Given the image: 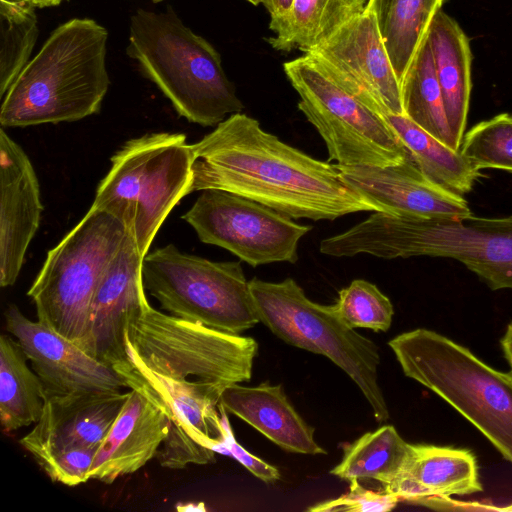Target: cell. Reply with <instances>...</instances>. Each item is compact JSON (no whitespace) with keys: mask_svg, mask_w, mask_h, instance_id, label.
Returning <instances> with one entry per match:
<instances>
[{"mask_svg":"<svg viewBox=\"0 0 512 512\" xmlns=\"http://www.w3.org/2000/svg\"><path fill=\"white\" fill-rule=\"evenodd\" d=\"M191 148L190 193L231 192L292 219L334 220L361 211L387 213L348 185L336 164L284 143L241 112L230 115Z\"/></svg>","mask_w":512,"mask_h":512,"instance_id":"6da1fadb","label":"cell"},{"mask_svg":"<svg viewBox=\"0 0 512 512\" xmlns=\"http://www.w3.org/2000/svg\"><path fill=\"white\" fill-rule=\"evenodd\" d=\"M107 30L88 18L58 26L2 97V127L73 122L100 111L110 80Z\"/></svg>","mask_w":512,"mask_h":512,"instance_id":"7a4b0ae2","label":"cell"},{"mask_svg":"<svg viewBox=\"0 0 512 512\" xmlns=\"http://www.w3.org/2000/svg\"><path fill=\"white\" fill-rule=\"evenodd\" d=\"M334 257L369 254L382 259L430 256L454 259L492 290L512 289V216L433 220L373 212L331 236Z\"/></svg>","mask_w":512,"mask_h":512,"instance_id":"3957f363","label":"cell"},{"mask_svg":"<svg viewBox=\"0 0 512 512\" xmlns=\"http://www.w3.org/2000/svg\"><path fill=\"white\" fill-rule=\"evenodd\" d=\"M126 53L191 123L217 126L244 108L220 54L170 6L165 12L139 9L132 15Z\"/></svg>","mask_w":512,"mask_h":512,"instance_id":"277c9868","label":"cell"},{"mask_svg":"<svg viewBox=\"0 0 512 512\" xmlns=\"http://www.w3.org/2000/svg\"><path fill=\"white\" fill-rule=\"evenodd\" d=\"M404 374L471 422L512 463V376L425 328L389 341Z\"/></svg>","mask_w":512,"mask_h":512,"instance_id":"5b68a950","label":"cell"},{"mask_svg":"<svg viewBox=\"0 0 512 512\" xmlns=\"http://www.w3.org/2000/svg\"><path fill=\"white\" fill-rule=\"evenodd\" d=\"M132 225L125 210L92 205L48 251L27 293L40 323L75 344L83 338L95 291Z\"/></svg>","mask_w":512,"mask_h":512,"instance_id":"8992f818","label":"cell"},{"mask_svg":"<svg viewBox=\"0 0 512 512\" xmlns=\"http://www.w3.org/2000/svg\"><path fill=\"white\" fill-rule=\"evenodd\" d=\"M249 288L259 321L286 343L321 354L345 371L360 388L379 422L389 411L378 384V346L349 327L334 305L311 301L292 278L267 282L254 278Z\"/></svg>","mask_w":512,"mask_h":512,"instance_id":"52a82bcc","label":"cell"},{"mask_svg":"<svg viewBox=\"0 0 512 512\" xmlns=\"http://www.w3.org/2000/svg\"><path fill=\"white\" fill-rule=\"evenodd\" d=\"M192 163V148L182 133L158 132L131 139L111 157L92 205L124 209L132 217L144 258L171 210L190 194Z\"/></svg>","mask_w":512,"mask_h":512,"instance_id":"ba28073f","label":"cell"},{"mask_svg":"<svg viewBox=\"0 0 512 512\" xmlns=\"http://www.w3.org/2000/svg\"><path fill=\"white\" fill-rule=\"evenodd\" d=\"M127 356L180 381L229 385L249 381L258 343L251 337L168 315L149 302L125 331Z\"/></svg>","mask_w":512,"mask_h":512,"instance_id":"9c48e42d","label":"cell"},{"mask_svg":"<svg viewBox=\"0 0 512 512\" xmlns=\"http://www.w3.org/2000/svg\"><path fill=\"white\" fill-rule=\"evenodd\" d=\"M145 290L176 317L240 334L259 321L240 262H216L168 244L142 262Z\"/></svg>","mask_w":512,"mask_h":512,"instance_id":"30bf717a","label":"cell"},{"mask_svg":"<svg viewBox=\"0 0 512 512\" xmlns=\"http://www.w3.org/2000/svg\"><path fill=\"white\" fill-rule=\"evenodd\" d=\"M283 69L300 97L298 109L324 140L329 161L342 166L385 167L410 157L386 120L308 54L285 62Z\"/></svg>","mask_w":512,"mask_h":512,"instance_id":"8fae6325","label":"cell"},{"mask_svg":"<svg viewBox=\"0 0 512 512\" xmlns=\"http://www.w3.org/2000/svg\"><path fill=\"white\" fill-rule=\"evenodd\" d=\"M182 218L203 243L222 247L253 267L295 263L299 241L312 228L261 203L218 189L202 190Z\"/></svg>","mask_w":512,"mask_h":512,"instance_id":"7c38bea8","label":"cell"},{"mask_svg":"<svg viewBox=\"0 0 512 512\" xmlns=\"http://www.w3.org/2000/svg\"><path fill=\"white\" fill-rule=\"evenodd\" d=\"M305 54L379 115H404L400 82L370 10L365 8Z\"/></svg>","mask_w":512,"mask_h":512,"instance_id":"4fadbf2b","label":"cell"},{"mask_svg":"<svg viewBox=\"0 0 512 512\" xmlns=\"http://www.w3.org/2000/svg\"><path fill=\"white\" fill-rule=\"evenodd\" d=\"M142 262L132 225L100 280L85 335L77 343L85 353L113 370L128 361L125 331L132 317L148 302Z\"/></svg>","mask_w":512,"mask_h":512,"instance_id":"5bb4252c","label":"cell"},{"mask_svg":"<svg viewBox=\"0 0 512 512\" xmlns=\"http://www.w3.org/2000/svg\"><path fill=\"white\" fill-rule=\"evenodd\" d=\"M4 316L7 331L22 347L46 394L118 391L126 387L111 367L39 321L28 319L17 306L10 305Z\"/></svg>","mask_w":512,"mask_h":512,"instance_id":"9a60e30c","label":"cell"},{"mask_svg":"<svg viewBox=\"0 0 512 512\" xmlns=\"http://www.w3.org/2000/svg\"><path fill=\"white\" fill-rule=\"evenodd\" d=\"M344 181L387 213L416 219H459L472 215L466 199L426 175L411 156L399 164L342 166Z\"/></svg>","mask_w":512,"mask_h":512,"instance_id":"2e32d148","label":"cell"},{"mask_svg":"<svg viewBox=\"0 0 512 512\" xmlns=\"http://www.w3.org/2000/svg\"><path fill=\"white\" fill-rule=\"evenodd\" d=\"M34 167L21 146L0 130V285L15 284L41 221Z\"/></svg>","mask_w":512,"mask_h":512,"instance_id":"e0dca14e","label":"cell"},{"mask_svg":"<svg viewBox=\"0 0 512 512\" xmlns=\"http://www.w3.org/2000/svg\"><path fill=\"white\" fill-rule=\"evenodd\" d=\"M128 397L121 390L46 394L39 420L19 443L34 459L69 448L98 449Z\"/></svg>","mask_w":512,"mask_h":512,"instance_id":"ac0fdd59","label":"cell"},{"mask_svg":"<svg viewBox=\"0 0 512 512\" xmlns=\"http://www.w3.org/2000/svg\"><path fill=\"white\" fill-rule=\"evenodd\" d=\"M115 371L129 389L143 393L169 418L170 426L184 429L197 442L226 455L225 429L218 408L227 385L180 381L157 374L136 359Z\"/></svg>","mask_w":512,"mask_h":512,"instance_id":"d6986e66","label":"cell"},{"mask_svg":"<svg viewBox=\"0 0 512 512\" xmlns=\"http://www.w3.org/2000/svg\"><path fill=\"white\" fill-rule=\"evenodd\" d=\"M169 428L167 415L143 393L130 389L126 403L97 449L90 480L111 484L136 472L156 457Z\"/></svg>","mask_w":512,"mask_h":512,"instance_id":"ffe728a7","label":"cell"},{"mask_svg":"<svg viewBox=\"0 0 512 512\" xmlns=\"http://www.w3.org/2000/svg\"><path fill=\"white\" fill-rule=\"evenodd\" d=\"M383 490L400 500L421 505L430 499L473 494L483 488L471 451L411 444L401 472Z\"/></svg>","mask_w":512,"mask_h":512,"instance_id":"44dd1931","label":"cell"},{"mask_svg":"<svg viewBox=\"0 0 512 512\" xmlns=\"http://www.w3.org/2000/svg\"><path fill=\"white\" fill-rule=\"evenodd\" d=\"M219 404L265 435L281 449L301 454H326L314 438L315 429L295 410L280 384L254 387L227 385Z\"/></svg>","mask_w":512,"mask_h":512,"instance_id":"7402d4cb","label":"cell"},{"mask_svg":"<svg viewBox=\"0 0 512 512\" xmlns=\"http://www.w3.org/2000/svg\"><path fill=\"white\" fill-rule=\"evenodd\" d=\"M427 40L454 147L460 150L472 86L470 41L459 24L441 10L432 20Z\"/></svg>","mask_w":512,"mask_h":512,"instance_id":"603a6c76","label":"cell"},{"mask_svg":"<svg viewBox=\"0 0 512 512\" xmlns=\"http://www.w3.org/2000/svg\"><path fill=\"white\" fill-rule=\"evenodd\" d=\"M446 0H368L396 76L401 83Z\"/></svg>","mask_w":512,"mask_h":512,"instance_id":"cb8c5ba5","label":"cell"},{"mask_svg":"<svg viewBox=\"0 0 512 512\" xmlns=\"http://www.w3.org/2000/svg\"><path fill=\"white\" fill-rule=\"evenodd\" d=\"M46 390L18 343L0 337V422L11 432L35 424L43 411Z\"/></svg>","mask_w":512,"mask_h":512,"instance_id":"d4e9b609","label":"cell"},{"mask_svg":"<svg viewBox=\"0 0 512 512\" xmlns=\"http://www.w3.org/2000/svg\"><path fill=\"white\" fill-rule=\"evenodd\" d=\"M382 117L426 175L461 195L472 190L481 172L460 150L441 142L404 115L389 113Z\"/></svg>","mask_w":512,"mask_h":512,"instance_id":"484cf974","label":"cell"},{"mask_svg":"<svg viewBox=\"0 0 512 512\" xmlns=\"http://www.w3.org/2000/svg\"><path fill=\"white\" fill-rule=\"evenodd\" d=\"M368 0H295L292 10L268 43L278 51L314 49L361 13Z\"/></svg>","mask_w":512,"mask_h":512,"instance_id":"4316f807","label":"cell"},{"mask_svg":"<svg viewBox=\"0 0 512 512\" xmlns=\"http://www.w3.org/2000/svg\"><path fill=\"white\" fill-rule=\"evenodd\" d=\"M410 450L394 426L384 425L345 445L341 462L330 473L346 481L372 479L385 488L401 472Z\"/></svg>","mask_w":512,"mask_h":512,"instance_id":"83f0119b","label":"cell"},{"mask_svg":"<svg viewBox=\"0 0 512 512\" xmlns=\"http://www.w3.org/2000/svg\"><path fill=\"white\" fill-rule=\"evenodd\" d=\"M400 88L404 116L455 149L427 38L401 81Z\"/></svg>","mask_w":512,"mask_h":512,"instance_id":"f1b7e54d","label":"cell"},{"mask_svg":"<svg viewBox=\"0 0 512 512\" xmlns=\"http://www.w3.org/2000/svg\"><path fill=\"white\" fill-rule=\"evenodd\" d=\"M32 4L0 0V96L30 61L39 29Z\"/></svg>","mask_w":512,"mask_h":512,"instance_id":"f546056e","label":"cell"},{"mask_svg":"<svg viewBox=\"0 0 512 512\" xmlns=\"http://www.w3.org/2000/svg\"><path fill=\"white\" fill-rule=\"evenodd\" d=\"M460 152L479 170L512 173V115L501 113L477 123L464 134Z\"/></svg>","mask_w":512,"mask_h":512,"instance_id":"4dcf8cb0","label":"cell"},{"mask_svg":"<svg viewBox=\"0 0 512 512\" xmlns=\"http://www.w3.org/2000/svg\"><path fill=\"white\" fill-rule=\"evenodd\" d=\"M333 305L351 328L386 332L391 326L394 308L390 299L366 280H353L348 287L341 289Z\"/></svg>","mask_w":512,"mask_h":512,"instance_id":"1f68e13d","label":"cell"},{"mask_svg":"<svg viewBox=\"0 0 512 512\" xmlns=\"http://www.w3.org/2000/svg\"><path fill=\"white\" fill-rule=\"evenodd\" d=\"M96 452L97 449L76 447L50 452L34 460L53 482L76 486L90 480Z\"/></svg>","mask_w":512,"mask_h":512,"instance_id":"d6a6232c","label":"cell"},{"mask_svg":"<svg viewBox=\"0 0 512 512\" xmlns=\"http://www.w3.org/2000/svg\"><path fill=\"white\" fill-rule=\"evenodd\" d=\"M215 451L203 446L184 429L170 427L156 458L164 468L183 469L188 464H208L215 461Z\"/></svg>","mask_w":512,"mask_h":512,"instance_id":"836d02e7","label":"cell"},{"mask_svg":"<svg viewBox=\"0 0 512 512\" xmlns=\"http://www.w3.org/2000/svg\"><path fill=\"white\" fill-rule=\"evenodd\" d=\"M349 492L340 497L308 507L312 512H385L394 509L399 501L396 495L364 488L359 480H351Z\"/></svg>","mask_w":512,"mask_h":512,"instance_id":"e575fe53","label":"cell"},{"mask_svg":"<svg viewBox=\"0 0 512 512\" xmlns=\"http://www.w3.org/2000/svg\"><path fill=\"white\" fill-rule=\"evenodd\" d=\"M218 408L221 414L222 424L225 429L224 446L226 455L235 458L240 464L248 469L250 473L265 483H272L279 480L280 472L278 468L249 453L235 440L227 417V411L220 404L218 405Z\"/></svg>","mask_w":512,"mask_h":512,"instance_id":"d590c367","label":"cell"},{"mask_svg":"<svg viewBox=\"0 0 512 512\" xmlns=\"http://www.w3.org/2000/svg\"><path fill=\"white\" fill-rule=\"evenodd\" d=\"M295 0H262L270 14L269 28L276 33L288 18Z\"/></svg>","mask_w":512,"mask_h":512,"instance_id":"8d00e7d4","label":"cell"},{"mask_svg":"<svg viewBox=\"0 0 512 512\" xmlns=\"http://www.w3.org/2000/svg\"><path fill=\"white\" fill-rule=\"evenodd\" d=\"M504 356L510 366V375L512 376V322L508 324L504 335L500 340Z\"/></svg>","mask_w":512,"mask_h":512,"instance_id":"74e56055","label":"cell"},{"mask_svg":"<svg viewBox=\"0 0 512 512\" xmlns=\"http://www.w3.org/2000/svg\"><path fill=\"white\" fill-rule=\"evenodd\" d=\"M176 509L178 511H205L206 508L204 506V503H186V504H179Z\"/></svg>","mask_w":512,"mask_h":512,"instance_id":"f35d334b","label":"cell"},{"mask_svg":"<svg viewBox=\"0 0 512 512\" xmlns=\"http://www.w3.org/2000/svg\"><path fill=\"white\" fill-rule=\"evenodd\" d=\"M65 0H33V5L36 8L53 7L59 5Z\"/></svg>","mask_w":512,"mask_h":512,"instance_id":"ab89813d","label":"cell"},{"mask_svg":"<svg viewBox=\"0 0 512 512\" xmlns=\"http://www.w3.org/2000/svg\"><path fill=\"white\" fill-rule=\"evenodd\" d=\"M9 3H15V4H32L33 0H1Z\"/></svg>","mask_w":512,"mask_h":512,"instance_id":"60d3db41","label":"cell"},{"mask_svg":"<svg viewBox=\"0 0 512 512\" xmlns=\"http://www.w3.org/2000/svg\"><path fill=\"white\" fill-rule=\"evenodd\" d=\"M248 2L252 3L253 5H258L262 3V0H247Z\"/></svg>","mask_w":512,"mask_h":512,"instance_id":"b9f144b4","label":"cell"},{"mask_svg":"<svg viewBox=\"0 0 512 512\" xmlns=\"http://www.w3.org/2000/svg\"><path fill=\"white\" fill-rule=\"evenodd\" d=\"M500 510H503V511H512V503L507 506V507H504V508H500Z\"/></svg>","mask_w":512,"mask_h":512,"instance_id":"7bdbcfd3","label":"cell"},{"mask_svg":"<svg viewBox=\"0 0 512 512\" xmlns=\"http://www.w3.org/2000/svg\"><path fill=\"white\" fill-rule=\"evenodd\" d=\"M162 1H164V0H152V2H154V3H158V2H162Z\"/></svg>","mask_w":512,"mask_h":512,"instance_id":"ee69618b","label":"cell"}]
</instances>
